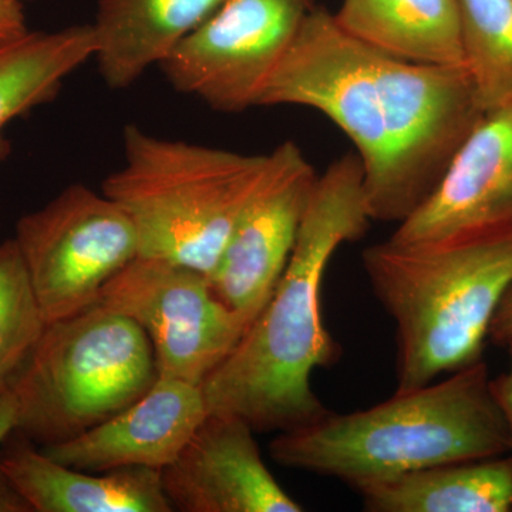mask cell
<instances>
[{
    "label": "cell",
    "instance_id": "44dd1931",
    "mask_svg": "<svg viewBox=\"0 0 512 512\" xmlns=\"http://www.w3.org/2000/svg\"><path fill=\"white\" fill-rule=\"evenodd\" d=\"M508 352V366L500 375L491 379V387L495 400L500 406L501 412L507 423L508 434H510V454L512 456V340L504 346Z\"/></svg>",
    "mask_w": 512,
    "mask_h": 512
},
{
    "label": "cell",
    "instance_id": "ffe728a7",
    "mask_svg": "<svg viewBox=\"0 0 512 512\" xmlns=\"http://www.w3.org/2000/svg\"><path fill=\"white\" fill-rule=\"evenodd\" d=\"M15 239L0 244V383L22 365L46 328Z\"/></svg>",
    "mask_w": 512,
    "mask_h": 512
},
{
    "label": "cell",
    "instance_id": "52a82bcc",
    "mask_svg": "<svg viewBox=\"0 0 512 512\" xmlns=\"http://www.w3.org/2000/svg\"><path fill=\"white\" fill-rule=\"evenodd\" d=\"M13 239L46 323L97 305L110 279L140 255L126 211L79 183L19 218Z\"/></svg>",
    "mask_w": 512,
    "mask_h": 512
},
{
    "label": "cell",
    "instance_id": "6da1fadb",
    "mask_svg": "<svg viewBox=\"0 0 512 512\" xmlns=\"http://www.w3.org/2000/svg\"><path fill=\"white\" fill-rule=\"evenodd\" d=\"M363 167L357 154L316 177L295 247L271 299L235 349L201 384L208 413L231 414L255 433L311 426L329 410L312 389V373L338 360L322 318L323 276L346 242L369 231Z\"/></svg>",
    "mask_w": 512,
    "mask_h": 512
},
{
    "label": "cell",
    "instance_id": "7a4b0ae2",
    "mask_svg": "<svg viewBox=\"0 0 512 512\" xmlns=\"http://www.w3.org/2000/svg\"><path fill=\"white\" fill-rule=\"evenodd\" d=\"M483 360L370 409L329 412L269 444L276 464L338 478L357 493L441 464L510 454V434Z\"/></svg>",
    "mask_w": 512,
    "mask_h": 512
},
{
    "label": "cell",
    "instance_id": "7402d4cb",
    "mask_svg": "<svg viewBox=\"0 0 512 512\" xmlns=\"http://www.w3.org/2000/svg\"><path fill=\"white\" fill-rule=\"evenodd\" d=\"M28 30L23 3L16 0H0V43L15 39Z\"/></svg>",
    "mask_w": 512,
    "mask_h": 512
},
{
    "label": "cell",
    "instance_id": "5b68a950",
    "mask_svg": "<svg viewBox=\"0 0 512 512\" xmlns=\"http://www.w3.org/2000/svg\"><path fill=\"white\" fill-rule=\"evenodd\" d=\"M157 377L143 329L97 303L47 323L9 377L15 431L37 447L66 443L136 402Z\"/></svg>",
    "mask_w": 512,
    "mask_h": 512
},
{
    "label": "cell",
    "instance_id": "603a6c76",
    "mask_svg": "<svg viewBox=\"0 0 512 512\" xmlns=\"http://www.w3.org/2000/svg\"><path fill=\"white\" fill-rule=\"evenodd\" d=\"M488 340L501 348L512 340V285L505 292L503 301L495 312L488 330Z\"/></svg>",
    "mask_w": 512,
    "mask_h": 512
},
{
    "label": "cell",
    "instance_id": "9a60e30c",
    "mask_svg": "<svg viewBox=\"0 0 512 512\" xmlns=\"http://www.w3.org/2000/svg\"><path fill=\"white\" fill-rule=\"evenodd\" d=\"M227 0H99L93 30L104 83L123 90L160 66Z\"/></svg>",
    "mask_w": 512,
    "mask_h": 512
},
{
    "label": "cell",
    "instance_id": "2e32d148",
    "mask_svg": "<svg viewBox=\"0 0 512 512\" xmlns=\"http://www.w3.org/2000/svg\"><path fill=\"white\" fill-rule=\"evenodd\" d=\"M335 19L384 55L464 67L458 0H343Z\"/></svg>",
    "mask_w": 512,
    "mask_h": 512
},
{
    "label": "cell",
    "instance_id": "3957f363",
    "mask_svg": "<svg viewBox=\"0 0 512 512\" xmlns=\"http://www.w3.org/2000/svg\"><path fill=\"white\" fill-rule=\"evenodd\" d=\"M363 268L396 328V392L483 360L512 285V227L443 241L366 248Z\"/></svg>",
    "mask_w": 512,
    "mask_h": 512
},
{
    "label": "cell",
    "instance_id": "7c38bea8",
    "mask_svg": "<svg viewBox=\"0 0 512 512\" xmlns=\"http://www.w3.org/2000/svg\"><path fill=\"white\" fill-rule=\"evenodd\" d=\"M316 177L302 154L252 205L208 274L218 298L249 325L284 275Z\"/></svg>",
    "mask_w": 512,
    "mask_h": 512
},
{
    "label": "cell",
    "instance_id": "4fadbf2b",
    "mask_svg": "<svg viewBox=\"0 0 512 512\" xmlns=\"http://www.w3.org/2000/svg\"><path fill=\"white\" fill-rule=\"evenodd\" d=\"M208 416L201 386L157 377L140 399L76 439L40 447L77 470L103 473L126 467L164 470Z\"/></svg>",
    "mask_w": 512,
    "mask_h": 512
},
{
    "label": "cell",
    "instance_id": "d6986e66",
    "mask_svg": "<svg viewBox=\"0 0 512 512\" xmlns=\"http://www.w3.org/2000/svg\"><path fill=\"white\" fill-rule=\"evenodd\" d=\"M464 67L484 113L512 103V0H458Z\"/></svg>",
    "mask_w": 512,
    "mask_h": 512
},
{
    "label": "cell",
    "instance_id": "9c48e42d",
    "mask_svg": "<svg viewBox=\"0 0 512 512\" xmlns=\"http://www.w3.org/2000/svg\"><path fill=\"white\" fill-rule=\"evenodd\" d=\"M315 0H227L160 64L178 93L211 109L256 107Z\"/></svg>",
    "mask_w": 512,
    "mask_h": 512
},
{
    "label": "cell",
    "instance_id": "cb8c5ba5",
    "mask_svg": "<svg viewBox=\"0 0 512 512\" xmlns=\"http://www.w3.org/2000/svg\"><path fill=\"white\" fill-rule=\"evenodd\" d=\"M18 406L9 383H0V448L16 429Z\"/></svg>",
    "mask_w": 512,
    "mask_h": 512
},
{
    "label": "cell",
    "instance_id": "8fae6325",
    "mask_svg": "<svg viewBox=\"0 0 512 512\" xmlns=\"http://www.w3.org/2000/svg\"><path fill=\"white\" fill-rule=\"evenodd\" d=\"M512 227V103L485 113L433 195L392 241H443Z\"/></svg>",
    "mask_w": 512,
    "mask_h": 512
},
{
    "label": "cell",
    "instance_id": "d4e9b609",
    "mask_svg": "<svg viewBox=\"0 0 512 512\" xmlns=\"http://www.w3.org/2000/svg\"><path fill=\"white\" fill-rule=\"evenodd\" d=\"M16 2L25 3V2H32V0H16Z\"/></svg>",
    "mask_w": 512,
    "mask_h": 512
},
{
    "label": "cell",
    "instance_id": "ba28073f",
    "mask_svg": "<svg viewBox=\"0 0 512 512\" xmlns=\"http://www.w3.org/2000/svg\"><path fill=\"white\" fill-rule=\"evenodd\" d=\"M100 305L137 323L154 350L158 377L202 382L249 328L191 266L138 255L110 279Z\"/></svg>",
    "mask_w": 512,
    "mask_h": 512
},
{
    "label": "cell",
    "instance_id": "8992f818",
    "mask_svg": "<svg viewBox=\"0 0 512 512\" xmlns=\"http://www.w3.org/2000/svg\"><path fill=\"white\" fill-rule=\"evenodd\" d=\"M302 106L325 114L355 144L372 221L382 222L397 150L409 119L399 60L349 35L313 8L256 107Z\"/></svg>",
    "mask_w": 512,
    "mask_h": 512
},
{
    "label": "cell",
    "instance_id": "5bb4252c",
    "mask_svg": "<svg viewBox=\"0 0 512 512\" xmlns=\"http://www.w3.org/2000/svg\"><path fill=\"white\" fill-rule=\"evenodd\" d=\"M0 471L35 512H171L161 471L146 467L92 473L64 466L13 431Z\"/></svg>",
    "mask_w": 512,
    "mask_h": 512
},
{
    "label": "cell",
    "instance_id": "277c9868",
    "mask_svg": "<svg viewBox=\"0 0 512 512\" xmlns=\"http://www.w3.org/2000/svg\"><path fill=\"white\" fill-rule=\"evenodd\" d=\"M123 144L124 165L101 191L130 217L140 255L207 275L252 205L303 154L293 141L249 156L153 136L137 126L124 128Z\"/></svg>",
    "mask_w": 512,
    "mask_h": 512
},
{
    "label": "cell",
    "instance_id": "e0dca14e",
    "mask_svg": "<svg viewBox=\"0 0 512 512\" xmlns=\"http://www.w3.org/2000/svg\"><path fill=\"white\" fill-rule=\"evenodd\" d=\"M359 494L369 512H512V456L423 468Z\"/></svg>",
    "mask_w": 512,
    "mask_h": 512
},
{
    "label": "cell",
    "instance_id": "30bf717a",
    "mask_svg": "<svg viewBox=\"0 0 512 512\" xmlns=\"http://www.w3.org/2000/svg\"><path fill=\"white\" fill-rule=\"evenodd\" d=\"M255 431L231 414L208 413L190 441L161 470L173 511L302 512L261 456Z\"/></svg>",
    "mask_w": 512,
    "mask_h": 512
},
{
    "label": "cell",
    "instance_id": "ac0fdd59",
    "mask_svg": "<svg viewBox=\"0 0 512 512\" xmlns=\"http://www.w3.org/2000/svg\"><path fill=\"white\" fill-rule=\"evenodd\" d=\"M96 52L93 25L55 32H28L0 43V161L10 153L3 128L10 121L50 103L64 80Z\"/></svg>",
    "mask_w": 512,
    "mask_h": 512
}]
</instances>
